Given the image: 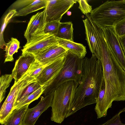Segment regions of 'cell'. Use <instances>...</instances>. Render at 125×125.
<instances>
[{
	"label": "cell",
	"instance_id": "obj_1",
	"mask_svg": "<svg viewBox=\"0 0 125 125\" xmlns=\"http://www.w3.org/2000/svg\"><path fill=\"white\" fill-rule=\"evenodd\" d=\"M95 35L100 50L95 56L101 62L105 83V94L100 112L106 115L113 102L125 101V71L110 50L103 31H97Z\"/></svg>",
	"mask_w": 125,
	"mask_h": 125
},
{
	"label": "cell",
	"instance_id": "obj_2",
	"mask_svg": "<svg viewBox=\"0 0 125 125\" xmlns=\"http://www.w3.org/2000/svg\"><path fill=\"white\" fill-rule=\"evenodd\" d=\"M103 78L101 62L95 55L83 59L81 80L66 118L87 106L96 104Z\"/></svg>",
	"mask_w": 125,
	"mask_h": 125
},
{
	"label": "cell",
	"instance_id": "obj_3",
	"mask_svg": "<svg viewBox=\"0 0 125 125\" xmlns=\"http://www.w3.org/2000/svg\"><path fill=\"white\" fill-rule=\"evenodd\" d=\"M78 85L75 81H69L61 84L54 91L51 106L52 121L61 124L66 118Z\"/></svg>",
	"mask_w": 125,
	"mask_h": 125
},
{
	"label": "cell",
	"instance_id": "obj_4",
	"mask_svg": "<svg viewBox=\"0 0 125 125\" xmlns=\"http://www.w3.org/2000/svg\"><path fill=\"white\" fill-rule=\"evenodd\" d=\"M89 15L93 22L102 29L114 27L125 17V1H107L93 10Z\"/></svg>",
	"mask_w": 125,
	"mask_h": 125
},
{
	"label": "cell",
	"instance_id": "obj_5",
	"mask_svg": "<svg viewBox=\"0 0 125 125\" xmlns=\"http://www.w3.org/2000/svg\"><path fill=\"white\" fill-rule=\"evenodd\" d=\"M83 59L68 52L63 67L48 84L43 93L44 95L54 91L61 84L68 81H75L79 85L82 74Z\"/></svg>",
	"mask_w": 125,
	"mask_h": 125
},
{
	"label": "cell",
	"instance_id": "obj_6",
	"mask_svg": "<svg viewBox=\"0 0 125 125\" xmlns=\"http://www.w3.org/2000/svg\"><path fill=\"white\" fill-rule=\"evenodd\" d=\"M77 2L75 0H48L45 8L46 23L53 21L60 22L63 15Z\"/></svg>",
	"mask_w": 125,
	"mask_h": 125
},
{
	"label": "cell",
	"instance_id": "obj_7",
	"mask_svg": "<svg viewBox=\"0 0 125 125\" xmlns=\"http://www.w3.org/2000/svg\"><path fill=\"white\" fill-rule=\"evenodd\" d=\"M57 44H58L55 36L42 34L26 43L21 50L22 54L28 53L35 55L51 46Z\"/></svg>",
	"mask_w": 125,
	"mask_h": 125
},
{
	"label": "cell",
	"instance_id": "obj_8",
	"mask_svg": "<svg viewBox=\"0 0 125 125\" xmlns=\"http://www.w3.org/2000/svg\"><path fill=\"white\" fill-rule=\"evenodd\" d=\"M54 91L45 96H42L38 104L31 108H28L26 113L22 125H34L38 118L44 112L51 107Z\"/></svg>",
	"mask_w": 125,
	"mask_h": 125
},
{
	"label": "cell",
	"instance_id": "obj_9",
	"mask_svg": "<svg viewBox=\"0 0 125 125\" xmlns=\"http://www.w3.org/2000/svg\"><path fill=\"white\" fill-rule=\"evenodd\" d=\"M102 29L110 50L120 65L125 71V55L119 38L114 27H107Z\"/></svg>",
	"mask_w": 125,
	"mask_h": 125
},
{
	"label": "cell",
	"instance_id": "obj_10",
	"mask_svg": "<svg viewBox=\"0 0 125 125\" xmlns=\"http://www.w3.org/2000/svg\"><path fill=\"white\" fill-rule=\"evenodd\" d=\"M46 16L45 9L43 11L38 12L31 18L24 34L27 43L35 37L43 34V31L46 23Z\"/></svg>",
	"mask_w": 125,
	"mask_h": 125
},
{
	"label": "cell",
	"instance_id": "obj_11",
	"mask_svg": "<svg viewBox=\"0 0 125 125\" xmlns=\"http://www.w3.org/2000/svg\"><path fill=\"white\" fill-rule=\"evenodd\" d=\"M68 52L66 49L57 44L51 46L34 55L37 61L46 66L65 57Z\"/></svg>",
	"mask_w": 125,
	"mask_h": 125
},
{
	"label": "cell",
	"instance_id": "obj_12",
	"mask_svg": "<svg viewBox=\"0 0 125 125\" xmlns=\"http://www.w3.org/2000/svg\"><path fill=\"white\" fill-rule=\"evenodd\" d=\"M65 57L45 66L36 79L41 85L43 86L47 84L48 85L58 74L63 67L65 61Z\"/></svg>",
	"mask_w": 125,
	"mask_h": 125
},
{
	"label": "cell",
	"instance_id": "obj_13",
	"mask_svg": "<svg viewBox=\"0 0 125 125\" xmlns=\"http://www.w3.org/2000/svg\"><path fill=\"white\" fill-rule=\"evenodd\" d=\"M35 60V56L31 54L25 53L20 56L15 62L11 74L14 83H17L22 78Z\"/></svg>",
	"mask_w": 125,
	"mask_h": 125
},
{
	"label": "cell",
	"instance_id": "obj_14",
	"mask_svg": "<svg viewBox=\"0 0 125 125\" xmlns=\"http://www.w3.org/2000/svg\"><path fill=\"white\" fill-rule=\"evenodd\" d=\"M85 15V19L83 20L85 29V40L92 54L96 55L100 53L99 44L90 15L87 14Z\"/></svg>",
	"mask_w": 125,
	"mask_h": 125
},
{
	"label": "cell",
	"instance_id": "obj_15",
	"mask_svg": "<svg viewBox=\"0 0 125 125\" xmlns=\"http://www.w3.org/2000/svg\"><path fill=\"white\" fill-rule=\"evenodd\" d=\"M58 44L66 49L68 52L81 59L85 57L87 53L86 47L83 44L56 38Z\"/></svg>",
	"mask_w": 125,
	"mask_h": 125
},
{
	"label": "cell",
	"instance_id": "obj_16",
	"mask_svg": "<svg viewBox=\"0 0 125 125\" xmlns=\"http://www.w3.org/2000/svg\"><path fill=\"white\" fill-rule=\"evenodd\" d=\"M29 104L14 110L4 125H22V123Z\"/></svg>",
	"mask_w": 125,
	"mask_h": 125
},
{
	"label": "cell",
	"instance_id": "obj_17",
	"mask_svg": "<svg viewBox=\"0 0 125 125\" xmlns=\"http://www.w3.org/2000/svg\"><path fill=\"white\" fill-rule=\"evenodd\" d=\"M48 0H34L32 3L17 11L12 17L25 16L32 12L45 8Z\"/></svg>",
	"mask_w": 125,
	"mask_h": 125
},
{
	"label": "cell",
	"instance_id": "obj_18",
	"mask_svg": "<svg viewBox=\"0 0 125 125\" xmlns=\"http://www.w3.org/2000/svg\"><path fill=\"white\" fill-rule=\"evenodd\" d=\"M73 28L71 22H60L57 34V38L73 42Z\"/></svg>",
	"mask_w": 125,
	"mask_h": 125
},
{
	"label": "cell",
	"instance_id": "obj_19",
	"mask_svg": "<svg viewBox=\"0 0 125 125\" xmlns=\"http://www.w3.org/2000/svg\"><path fill=\"white\" fill-rule=\"evenodd\" d=\"M20 48V42L16 38H11V40L6 43L5 45V59L4 62L13 61V55L18 52Z\"/></svg>",
	"mask_w": 125,
	"mask_h": 125
},
{
	"label": "cell",
	"instance_id": "obj_20",
	"mask_svg": "<svg viewBox=\"0 0 125 125\" xmlns=\"http://www.w3.org/2000/svg\"><path fill=\"white\" fill-rule=\"evenodd\" d=\"M16 97L5 104H3L0 111V123L4 125L13 110Z\"/></svg>",
	"mask_w": 125,
	"mask_h": 125
},
{
	"label": "cell",
	"instance_id": "obj_21",
	"mask_svg": "<svg viewBox=\"0 0 125 125\" xmlns=\"http://www.w3.org/2000/svg\"><path fill=\"white\" fill-rule=\"evenodd\" d=\"M48 84L44 85L32 93L26 98L13 108V110L16 108L21 107L25 105L29 104L33 101L37 100L43 93L47 86Z\"/></svg>",
	"mask_w": 125,
	"mask_h": 125
},
{
	"label": "cell",
	"instance_id": "obj_22",
	"mask_svg": "<svg viewBox=\"0 0 125 125\" xmlns=\"http://www.w3.org/2000/svg\"><path fill=\"white\" fill-rule=\"evenodd\" d=\"M11 74H5L1 76L0 78V103L4 98L6 89L9 87L13 79Z\"/></svg>",
	"mask_w": 125,
	"mask_h": 125
},
{
	"label": "cell",
	"instance_id": "obj_23",
	"mask_svg": "<svg viewBox=\"0 0 125 125\" xmlns=\"http://www.w3.org/2000/svg\"><path fill=\"white\" fill-rule=\"evenodd\" d=\"M26 72L22 78L17 83H14L11 87L10 92L3 104H4L10 102L14 97L17 96L19 88L24 82L26 77L28 75Z\"/></svg>",
	"mask_w": 125,
	"mask_h": 125
},
{
	"label": "cell",
	"instance_id": "obj_24",
	"mask_svg": "<svg viewBox=\"0 0 125 125\" xmlns=\"http://www.w3.org/2000/svg\"><path fill=\"white\" fill-rule=\"evenodd\" d=\"M46 66L41 64L36 59L30 65L27 72L29 76L36 79Z\"/></svg>",
	"mask_w": 125,
	"mask_h": 125
},
{
	"label": "cell",
	"instance_id": "obj_25",
	"mask_svg": "<svg viewBox=\"0 0 125 125\" xmlns=\"http://www.w3.org/2000/svg\"><path fill=\"white\" fill-rule=\"evenodd\" d=\"M60 23L59 21H53L46 23L43 34H49L55 36L57 34Z\"/></svg>",
	"mask_w": 125,
	"mask_h": 125
},
{
	"label": "cell",
	"instance_id": "obj_26",
	"mask_svg": "<svg viewBox=\"0 0 125 125\" xmlns=\"http://www.w3.org/2000/svg\"><path fill=\"white\" fill-rule=\"evenodd\" d=\"M105 92V83L104 77L103 79L94 110L97 115L99 113L101 108Z\"/></svg>",
	"mask_w": 125,
	"mask_h": 125
},
{
	"label": "cell",
	"instance_id": "obj_27",
	"mask_svg": "<svg viewBox=\"0 0 125 125\" xmlns=\"http://www.w3.org/2000/svg\"><path fill=\"white\" fill-rule=\"evenodd\" d=\"M16 9H14L10 10L5 16L4 19L3 23L0 30V48H2L3 46L6 45L3 37V32L9 21L12 18L13 15L17 12Z\"/></svg>",
	"mask_w": 125,
	"mask_h": 125
},
{
	"label": "cell",
	"instance_id": "obj_28",
	"mask_svg": "<svg viewBox=\"0 0 125 125\" xmlns=\"http://www.w3.org/2000/svg\"><path fill=\"white\" fill-rule=\"evenodd\" d=\"M125 111V107L120 110L112 118L105 122L99 125H125L121 120L120 115Z\"/></svg>",
	"mask_w": 125,
	"mask_h": 125
},
{
	"label": "cell",
	"instance_id": "obj_29",
	"mask_svg": "<svg viewBox=\"0 0 125 125\" xmlns=\"http://www.w3.org/2000/svg\"><path fill=\"white\" fill-rule=\"evenodd\" d=\"M113 27L119 38L125 36V17L117 23Z\"/></svg>",
	"mask_w": 125,
	"mask_h": 125
},
{
	"label": "cell",
	"instance_id": "obj_30",
	"mask_svg": "<svg viewBox=\"0 0 125 125\" xmlns=\"http://www.w3.org/2000/svg\"><path fill=\"white\" fill-rule=\"evenodd\" d=\"M79 4L78 8L80 10L83 14L86 15L91 13L93 10L92 6L88 3L87 0H76Z\"/></svg>",
	"mask_w": 125,
	"mask_h": 125
},
{
	"label": "cell",
	"instance_id": "obj_31",
	"mask_svg": "<svg viewBox=\"0 0 125 125\" xmlns=\"http://www.w3.org/2000/svg\"><path fill=\"white\" fill-rule=\"evenodd\" d=\"M34 0H19L15 2L13 4V6L14 8L25 7L28 6L33 2Z\"/></svg>",
	"mask_w": 125,
	"mask_h": 125
},
{
	"label": "cell",
	"instance_id": "obj_32",
	"mask_svg": "<svg viewBox=\"0 0 125 125\" xmlns=\"http://www.w3.org/2000/svg\"><path fill=\"white\" fill-rule=\"evenodd\" d=\"M123 51L125 55V36L119 38Z\"/></svg>",
	"mask_w": 125,
	"mask_h": 125
},
{
	"label": "cell",
	"instance_id": "obj_33",
	"mask_svg": "<svg viewBox=\"0 0 125 125\" xmlns=\"http://www.w3.org/2000/svg\"><path fill=\"white\" fill-rule=\"evenodd\" d=\"M124 0L125 1V0Z\"/></svg>",
	"mask_w": 125,
	"mask_h": 125
}]
</instances>
